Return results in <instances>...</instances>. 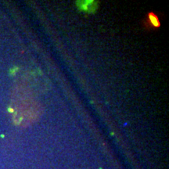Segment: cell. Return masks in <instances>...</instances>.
<instances>
[{
    "label": "cell",
    "mask_w": 169,
    "mask_h": 169,
    "mask_svg": "<svg viewBox=\"0 0 169 169\" xmlns=\"http://www.w3.org/2000/svg\"><path fill=\"white\" fill-rule=\"evenodd\" d=\"M146 27L149 28H159L160 27V22L158 17L157 14H155L154 13H149L146 21L145 22Z\"/></svg>",
    "instance_id": "obj_2"
},
{
    "label": "cell",
    "mask_w": 169,
    "mask_h": 169,
    "mask_svg": "<svg viewBox=\"0 0 169 169\" xmlns=\"http://www.w3.org/2000/svg\"><path fill=\"white\" fill-rule=\"evenodd\" d=\"M98 3L95 1H78L77 6L80 10H83L88 13H93L98 7Z\"/></svg>",
    "instance_id": "obj_1"
}]
</instances>
